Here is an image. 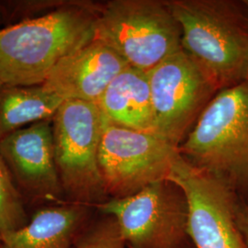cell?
<instances>
[{
    "mask_svg": "<svg viewBox=\"0 0 248 248\" xmlns=\"http://www.w3.org/2000/svg\"><path fill=\"white\" fill-rule=\"evenodd\" d=\"M99 8L98 2L66 0L48 14L0 29L5 85H42L62 58L94 39Z\"/></svg>",
    "mask_w": 248,
    "mask_h": 248,
    "instance_id": "cell-1",
    "label": "cell"
},
{
    "mask_svg": "<svg viewBox=\"0 0 248 248\" xmlns=\"http://www.w3.org/2000/svg\"><path fill=\"white\" fill-rule=\"evenodd\" d=\"M181 28L182 51L219 91L248 79V12L237 0H166Z\"/></svg>",
    "mask_w": 248,
    "mask_h": 248,
    "instance_id": "cell-2",
    "label": "cell"
},
{
    "mask_svg": "<svg viewBox=\"0 0 248 248\" xmlns=\"http://www.w3.org/2000/svg\"><path fill=\"white\" fill-rule=\"evenodd\" d=\"M178 151L240 197L248 196V81L217 93Z\"/></svg>",
    "mask_w": 248,
    "mask_h": 248,
    "instance_id": "cell-3",
    "label": "cell"
},
{
    "mask_svg": "<svg viewBox=\"0 0 248 248\" xmlns=\"http://www.w3.org/2000/svg\"><path fill=\"white\" fill-rule=\"evenodd\" d=\"M181 28L166 0L101 2L94 39L136 69L149 72L182 50Z\"/></svg>",
    "mask_w": 248,
    "mask_h": 248,
    "instance_id": "cell-4",
    "label": "cell"
},
{
    "mask_svg": "<svg viewBox=\"0 0 248 248\" xmlns=\"http://www.w3.org/2000/svg\"><path fill=\"white\" fill-rule=\"evenodd\" d=\"M54 159L66 201L97 206L108 200L98 163L104 117L97 103L64 101L52 119Z\"/></svg>",
    "mask_w": 248,
    "mask_h": 248,
    "instance_id": "cell-5",
    "label": "cell"
},
{
    "mask_svg": "<svg viewBox=\"0 0 248 248\" xmlns=\"http://www.w3.org/2000/svg\"><path fill=\"white\" fill-rule=\"evenodd\" d=\"M179 155L178 147L155 133L124 128L104 119L98 163L108 199L130 197L168 179Z\"/></svg>",
    "mask_w": 248,
    "mask_h": 248,
    "instance_id": "cell-6",
    "label": "cell"
},
{
    "mask_svg": "<svg viewBox=\"0 0 248 248\" xmlns=\"http://www.w3.org/2000/svg\"><path fill=\"white\" fill-rule=\"evenodd\" d=\"M115 219L132 248H179L188 236V206L180 186L165 179L134 195L96 206Z\"/></svg>",
    "mask_w": 248,
    "mask_h": 248,
    "instance_id": "cell-7",
    "label": "cell"
},
{
    "mask_svg": "<svg viewBox=\"0 0 248 248\" xmlns=\"http://www.w3.org/2000/svg\"><path fill=\"white\" fill-rule=\"evenodd\" d=\"M147 74L153 133L179 147L219 90L182 50Z\"/></svg>",
    "mask_w": 248,
    "mask_h": 248,
    "instance_id": "cell-8",
    "label": "cell"
},
{
    "mask_svg": "<svg viewBox=\"0 0 248 248\" xmlns=\"http://www.w3.org/2000/svg\"><path fill=\"white\" fill-rule=\"evenodd\" d=\"M168 179L186 196L188 237L196 248H248L239 224L246 203L232 188L197 169L181 155Z\"/></svg>",
    "mask_w": 248,
    "mask_h": 248,
    "instance_id": "cell-9",
    "label": "cell"
},
{
    "mask_svg": "<svg viewBox=\"0 0 248 248\" xmlns=\"http://www.w3.org/2000/svg\"><path fill=\"white\" fill-rule=\"evenodd\" d=\"M0 156L23 200L67 202L54 159L52 120L9 134L0 141Z\"/></svg>",
    "mask_w": 248,
    "mask_h": 248,
    "instance_id": "cell-10",
    "label": "cell"
},
{
    "mask_svg": "<svg viewBox=\"0 0 248 248\" xmlns=\"http://www.w3.org/2000/svg\"><path fill=\"white\" fill-rule=\"evenodd\" d=\"M127 66L114 51L93 39L62 58L42 85L63 101L98 103L109 83Z\"/></svg>",
    "mask_w": 248,
    "mask_h": 248,
    "instance_id": "cell-11",
    "label": "cell"
},
{
    "mask_svg": "<svg viewBox=\"0 0 248 248\" xmlns=\"http://www.w3.org/2000/svg\"><path fill=\"white\" fill-rule=\"evenodd\" d=\"M87 213L83 204L45 205L24 226L2 236L0 248H74Z\"/></svg>",
    "mask_w": 248,
    "mask_h": 248,
    "instance_id": "cell-12",
    "label": "cell"
},
{
    "mask_svg": "<svg viewBox=\"0 0 248 248\" xmlns=\"http://www.w3.org/2000/svg\"><path fill=\"white\" fill-rule=\"evenodd\" d=\"M97 104L108 123L153 133L154 114L147 72L125 67L109 83Z\"/></svg>",
    "mask_w": 248,
    "mask_h": 248,
    "instance_id": "cell-13",
    "label": "cell"
},
{
    "mask_svg": "<svg viewBox=\"0 0 248 248\" xmlns=\"http://www.w3.org/2000/svg\"><path fill=\"white\" fill-rule=\"evenodd\" d=\"M63 102L43 85H5L0 89V141L27 126L52 120Z\"/></svg>",
    "mask_w": 248,
    "mask_h": 248,
    "instance_id": "cell-14",
    "label": "cell"
},
{
    "mask_svg": "<svg viewBox=\"0 0 248 248\" xmlns=\"http://www.w3.org/2000/svg\"><path fill=\"white\" fill-rule=\"evenodd\" d=\"M28 222L24 200L0 156V237L18 230Z\"/></svg>",
    "mask_w": 248,
    "mask_h": 248,
    "instance_id": "cell-15",
    "label": "cell"
},
{
    "mask_svg": "<svg viewBox=\"0 0 248 248\" xmlns=\"http://www.w3.org/2000/svg\"><path fill=\"white\" fill-rule=\"evenodd\" d=\"M126 242L114 218L98 223L96 227L89 231L74 248H126Z\"/></svg>",
    "mask_w": 248,
    "mask_h": 248,
    "instance_id": "cell-16",
    "label": "cell"
},
{
    "mask_svg": "<svg viewBox=\"0 0 248 248\" xmlns=\"http://www.w3.org/2000/svg\"><path fill=\"white\" fill-rule=\"evenodd\" d=\"M240 228L244 234L248 247V205L245 204L241 210L239 217Z\"/></svg>",
    "mask_w": 248,
    "mask_h": 248,
    "instance_id": "cell-17",
    "label": "cell"
},
{
    "mask_svg": "<svg viewBox=\"0 0 248 248\" xmlns=\"http://www.w3.org/2000/svg\"><path fill=\"white\" fill-rule=\"evenodd\" d=\"M9 26V12L5 1H0V29Z\"/></svg>",
    "mask_w": 248,
    "mask_h": 248,
    "instance_id": "cell-18",
    "label": "cell"
},
{
    "mask_svg": "<svg viewBox=\"0 0 248 248\" xmlns=\"http://www.w3.org/2000/svg\"><path fill=\"white\" fill-rule=\"evenodd\" d=\"M243 3H244V5L246 6V8L248 9V0H243Z\"/></svg>",
    "mask_w": 248,
    "mask_h": 248,
    "instance_id": "cell-19",
    "label": "cell"
},
{
    "mask_svg": "<svg viewBox=\"0 0 248 248\" xmlns=\"http://www.w3.org/2000/svg\"><path fill=\"white\" fill-rule=\"evenodd\" d=\"M4 86H5V83L3 82V80L1 79V78H0V89H2Z\"/></svg>",
    "mask_w": 248,
    "mask_h": 248,
    "instance_id": "cell-20",
    "label": "cell"
},
{
    "mask_svg": "<svg viewBox=\"0 0 248 248\" xmlns=\"http://www.w3.org/2000/svg\"><path fill=\"white\" fill-rule=\"evenodd\" d=\"M0 245H1V237H0Z\"/></svg>",
    "mask_w": 248,
    "mask_h": 248,
    "instance_id": "cell-21",
    "label": "cell"
},
{
    "mask_svg": "<svg viewBox=\"0 0 248 248\" xmlns=\"http://www.w3.org/2000/svg\"></svg>",
    "mask_w": 248,
    "mask_h": 248,
    "instance_id": "cell-22",
    "label": "cell"
}]
</instances>
